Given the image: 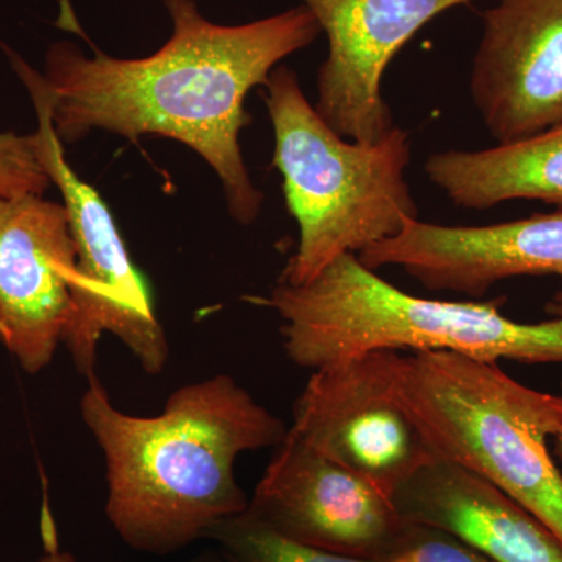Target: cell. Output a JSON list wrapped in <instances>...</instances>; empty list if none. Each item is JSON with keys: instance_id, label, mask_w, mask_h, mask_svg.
I'll list each match as a JSON object with an SVG mask.
<instances>
[{"instance_id": "cell-1", "label": "cell", "mask_w": 562, "mask_h": 562, "mask_svg": "<svg viewBox=\"0 0 562 562\" xmlns=\"http://www.w3.org/2000/svg\"><path fill=\"white\" fill-rule=\"evenodd\" d=\"M172 21L165 46L144 58H116L58 41L46 52L44 80L52 95V125L61 143L92 131L138 140L146 135L179 140L209 162L233 220L250 225L262 192L247 171L239 135L250 124L244 109L281 60L305 49L321 25L305 5L266 20L220 25L195 0H161Z\"/></svg>"}, {"instance_id": "cell-2", "label": "cell", "mask_w": 562, "mask_h": 562, "mask_svg": "<svg viewBox=\"0 0 562 562\" xmlns=\"http://www.w3.org/2000/svg\"><path fill=\"white\" fill-rule=\"evenodd\" d=\"M80 416L105 460V516L135 552L169 557L249 508L236 480L243 453L276 449L290 428L227 373L173 391L162 412L135 416L87 379Z\"/></svg>"}, {"instance_id": "cell-3", "label": "cell", "mask_w": 562, "mask_h": 562, "mask_svg": "<svg viewBox=\"0 0 562 562\" xmlns=\"http://www.w3.org/2000/svg\"><path fill=\"white\" fill-rule=\"evenodd\" d=\"M283 321L286 357L310 371L369 351H452L483 361L561 364L562 317L524 324L502 313L505 297L443 302L406 294L344 255L301 286L277 283L251 299Z\"/></svg>"}, {"instance_id": "cell-4", "label": "cell", "mask_w": 562, "mask_h": 562, "mask_svg": "<svg viewBox=\"0 0 562 562\" xmlns=\"http://www.w3.org/2000/svg\"><path fill=\"white\" fill-rule=\"evenodd\" d=\"M265 88L276 139L272 162L299 227L297 250L280 283H308L344 255L394 238L419 220L405 179L408 133L394 127L375 143L342 138L322 120L288 66H277Z\"/></svg>"}, {"instance_id": "cell-5", "label": "cell", "mask_w": 562, "mask_h": 562, "mask_svg": "<svg viewBox=\"0 0 562 562\" xmlns=\"http://www.w3.org/2000/svg\"><path fill=\"white\" fill-rule=\"evenodd\" d=\"M398 394L436 458L494 484L562 543V472L549 450L562 430V395L452 351L401 355Z\"/></svg>"}, {"instance_id": "cell-6", "label": "cell", "mask_w": 562, "mask_h": 562, "mask_svg": "<svg viewBox=\"0 0 562 562\" xmlns=\"http://www.w3.org/2000/svg\"><path fill=\"white\" fill-rule=\"evenodd\" d=\"M11 65L31 92L38 117L40 160L60 190L76 249L70 313L63 346L77 372L95 375L99 342L105 333L120 339L147 375L165 372L169 342L155 313L149 284L133 265L116 221L101 194L80 179L65 157L52 125V95L43 74L13 52Z\"/></svg>"}, {"instance_id": "cell-7", "label": "cell", "mask_w": 562, "mask_h": 562, "mask_svg": "<svg viewBox=\"0 0 562 562\" xmlns=\"http://www.w3.org/2000/svg\"><path fill=\"white\" fill-rule=\"evenodd\" d=\"M401 351L376 350L313 371L290 430L392 497L436 460L398 394Z\"/></svg>"}, {"instance_id": "cell-8", "label": "cell", "mask_w": 562, "mask_h": 562, "mask_svg": "<svg viewBox=\"0 0 562 562\" xmlns=\"http://www.w3.org/2000/svg\"><path fill=\"white\" fill-rule=\"evenodd\" d=\"M247 509L291 541L373 561H392L405 528L386 494L291 430Z\"/></svg>"}, {"instance_id": "cell-9", "label": "cell", "mask_w": 562, "mask_h": 562, "mask_svg": "<svg viewBox=\"0 0 562 562\" xmlns=\"http://www.w3.org/2000/svg\"><path fill=\"white\" fill-rule=\"evenodd\" d=\"M472 0H302L328 38L317 76L322 120L349 140L375 143L395 127L382 79L392 58L443 11Z\"/></svg>"}, {"instance_id": "cell-10", "label": "cell", "mask_w": 562, "mask_h": 562, "mask_svg": "<svg viewBox=\"0 0 562 562\" xmlns=\"http://www.w3.org/2000/svg\"><path fill=\"white\" fill-rule=\"evenodd\" d=\"M74 269L63 203L0 199V342L29 375L49 368L63 344Z\"/></svg>"}, {"instance_id": "cell-11", "label": "cell", "mask_w": 562, "mask_h": 562, "mask_svg": "<svg viewBox=\"0 0 562 562\" xmlns=\"http://www.w3.org/2000/svg\"><path fill=\"white\" fill-rule=\"evenodd\" d=\"M471 94L498 144L562 125V0H498L484 11Z\"/></svg>"}, {"instance_id": "cell-12", "label": "cell", "mask_w": 562, "mask_h": 562, "mask_svg": "<svg viewBox=\"0 0 562 562\" xmlns=\"http://www.w3.org/2000/svg\"><path fill=\"white\" fill-rule=\"evenodd\" d=\"M357 257L372 271L397 266L427 290L480 299L514 277L562 279V210L483 227L409 221Z\"/></svg>"}, {"instance_id": "cell-13", "label": "cell", "mask_w": 562, "mask_h": 562, "mask_svg": "<svg viewBox=\"0 0 562 562\" xmlns=\"http://www.w3.org/2000/svg\"><path fill=\"white\" fill-rule=\"evenodd\" d=\"M391 501L405 522L452 535L491 562H562V543L546 525L454 462L436 458Z\"/></svg>"}, {"instance_id": "cell-14", "label": "cell", "mask_w": 562, "mask_h": 562, "mask_svg": "<svg viewBox=\"0 0 562 562\" xmlns=\"http://www.w3.org/2000/svg\"><path fill=\"white\" fill-rule=\"evenodd\" d=\"M425 172L462 209L483 211L509 201L562 206V125L492 149L439 151L425 162Z\"/></svg>"}, {"instance_id": "cell-15", "label": "cell", "mask_w": 562, "mask_h": 562, "mask_svg": "<svg viewBox=\"0 0 562 562\" xmlns=\"http://www.w3.org/2000/svg\"><path fill=\"white\" fill-rule=\"evenodd\" d=\"M217 549L238 562H383L327 552L291 541L246 512L222 520L210 531Z\"/></svg>"}, {"instance_id": "cell-16", "label": "cell", "mask_w": 562, "mask_h": 562, "mask_svg": "<svg viewBox=\"0 0 562 562\" xmlns=\"http://www.w3.org/2000/svg\"><path fill=\"white\" fill-rule=\"evenodd\" d=\"M50 184L40 160L36 133H0V199L43 195Z\"/></svg>"}, {"instance_id": "cell-17", "label": "cell", "mask_w": 562, "mask_h": 562, "mask_svg": "<svg viewBox=\"0 0 562 562\" xmlns=\"http://www.w3.org/2000/svg\"><path fill=\"white\" fill-rule=\"evenodd\" d=\"M391 562H491L483 554L436 528L405 522Z\"/></svg>"}, {"instance_id": "cell-18", "label": "cell", "mask_w": 562, "mask_h": 562, "mask_svg": "<svg viewBox=\"0 0 562 562\" xmlns=\"http://www.w3.org/2000/svg\"><path fill=\"white\" fill-rule=\"evenodd\" d=\"M41 538H43L44 553L40 562H79L76 554L63 550L58 542L57 528L47 505L43 506L41 516Z\"/></svg>"}, {"instance_id": "cell-19", "label": "cell", "mask_w": 562, "mask_h": 562, "mask_svg": "<svg viewBox=\"0 0 562 562\" xmlns=\"http://www.w3.org/2000/svg\"><path fill=\"white\" fill-rule=\"evenodd\" d=\"M187 562H238L233 560V558L228 557L227 553L222 552V550H205V552L199 553L198 557L191 558L190 561Z\"/></svg>"}, {"instance_id": "cell-20", "label": "cell", "mask_w": 562, "mask_h": 562, "mask_svg": "<svg viewBox=\"0 0 562 562\" xmlns=\"http://www.w3.org/2000/svg\"><path fill=\"white\" fill-rule=\"evenodd\" d=\"M546 312L552 317H562V279L561 288L554 292L553 297L547 303Z\"/></svg>"}, {"instance_id": "cell-21", "label": "cell", "mask_w": 562, "mask_h": 562, "mask_svg": "<svg viewBox=\"0 0 562 562\" xmlns=\"http://www.w3.org/2000/svg\"><path fill=\"white\" fill-rule=\"evenodd\" d=\"M554 454H557L558 461L562 465V430L554 436Z\"/></svg>"}]
</instances>
